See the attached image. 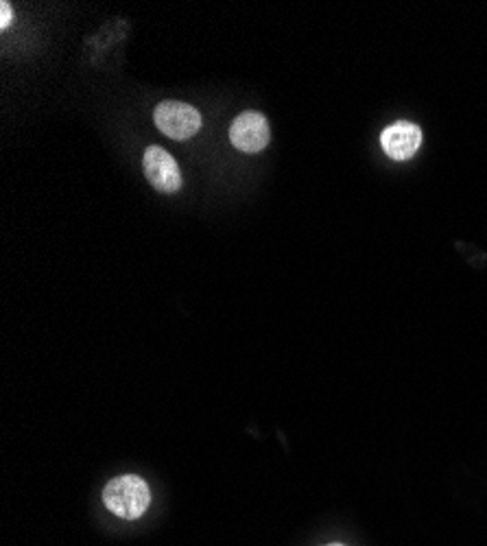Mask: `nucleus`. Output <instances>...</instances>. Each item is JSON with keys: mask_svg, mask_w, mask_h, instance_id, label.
Here are the masks:
<instances>
[{"mask_svg": "<svg viewBox=\"0 0 487 546\" xmlns=\"http://www.w3.org/2000/svg\"><path fill=\"white\" fill-rule=\"evenodd\" d=\"M103 503L112 514L125 520H136L147 512L151 503V492L145 479L136 474H125V477L112 479L103 490Z\"/></svg>", "mask_w": 487, "mask_h": 546, "instance_id": "f257e3e1", "label": "nucleus"}, {"mask_svg": "<svg viewBox=\"0 0 487 546\" xmlns=\"http://www.w3.org/2000/svg\"><path fill=\"white\" fill-rule=\"evenodd\" d=\"M158 129L171 140H188L201 129V114L188 103L164 101L153 112Z\"/></svg>", "mask_w": 487, "mask_h": 546, "instance_id": "f03ea898", "label": "nucleus"}, {"mask_svg": "<svg viewBox=\"0 0 487 546\" xmlns=\"http://www.w3.org/2000/svg\"><path fill=\"white\" fill-rule=\"evenodd\" d=\"M145 175L149 184L156 188L160 193L173 195L182 188V173L180 166L173 160L169 151H164L162 147H149L145 151Z\"/></svg>", "mask_w": 487, "mask_h": 546, "instance_id": "7ed1b4c3", "label": "nucleus"}, {"mask_svg": "<svg viewBox=\"0 0 487 546\" xmlns=\"http://www.w3.org/2000/svg\"><path fill=\"white\" fill-rule=\"evenodd\" d=\"M230 140L243 153L263 151L271 140L267 118L258 112H243L241 116H236L230 127Z\"/></svg>", "mask_w": 487, "mask_h": 546, "instance_id": "20e7f679", "label": "nucleus"}, {"mask_svg": "<svg viewBox=\"0 0 487 546\" xmlns=\"http://www.w3.org/2000/svg\"><path fill=\"white\" fill-rule=\"evenodd\" d=\"M380 145L391 160H409L422 145V129L409 121H398L385 129L380 136Z\"/></svg>", "mask_w": 487, "mask_h": 546, "instance_id": "39448f33", "label": "nucleus"}, {"mask_svg": "<svg viewBox=\"0 0 487 546\" xmlns=\"http://www.w3.org/2000/svg\"><path fill=\"white\" fill-rule=\"evenodd\" d=\"M14 20V11H11L9 3H0V29H7Z\"/></svg>", "mask_w": 487, "mask_h": 546, "instance_id": "423d86ee", "label": "nucleus"}, {"mask_svg": "<svg viewBox=\"0 0 487 546\" xmlns=\"http://www.w3.org/2000/svg\"><path fill=\"white\" fill-rule=\"evenodd\" d=\"M328 546H343V544H328Z\"/></svg>", "mask_w": 487, "mask_h": 546, "instance_id": "0eeeda50", "label": "nucleus"}]
</instances>
